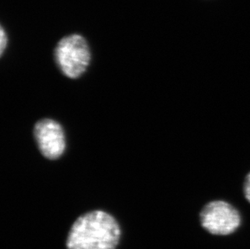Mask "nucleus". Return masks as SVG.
Returning a JSON list of instances; mask_svg holds the SVG:
<instances>
[{"mask_svg": "<svg viewBox=\"0 0 250 249\" xmlns=\"http://www.w3.org/2000/svg\"><path fill=\"white\" fill-rule=\"evenodd\" d=\"M55 59L62 73L70 79H77L84 73L89 65V45L81 34L66 36L57 43Z\"/></svg>", "mask_w": 250, "mask_h": 249, "instance_id": "obj_2", "label": "nucleus"}, {"mask_svg": "<svg viewBox=\"0 0 250 249\" xmlns=\"http://www.w3.org/2000/svg\"><path fill=\"white\" fill-rule=\"evenodd\" d=\"M199 217L201 226L211 235H231L241 224L240 212L221 200L208 202L203 207Z\"/></svg>", "mask_w": 250, "mask_h": 249, "instance_id": "obj_3", "label": "nucleus"}, {"mask_svg": "<svg viewBox=\"0 0 250 249\" xmlns=\"http://www.w3.org/2000/svg\"><path fill=\"white\" fill-rule=\"evenodd\" d=\"M122 238L118 220L108 212L96 209L82 214L67 234L66 249H117Z\"/></svg>", "mask_w": 250, "mask_h": 249, "instance_id": "obj_1", "label": "nucleus"}, {"mask_svg": "<svg viewBox=\"0 0 250 249\" xmlns=\"http://www.w3.org/2000/svg\"><path fill=\"white\" fill-rule=\"evenodd\" d=\"M33 134L38 148L45 158L57 160L61 157L66 148L65 134L61 124L45 118L36 123Z\"/></svg>", "mask_w": 250, "mask_h": 249, "instance_id": "obj_4", "label": "nucleus"}, {"mask_svg": "<svg viewBox=\"0 0 250 249\" xmlns=\"http://www.w3.org/2000/svg\"><path fill=\"white\" fill-rule=\"evenodd\" d=\"M7 43H8V38H7V33H6L4 28L1 26V28H0V54H1V56L4 54Z\"/></svg>", "mask_w": 250, "mask_h": 249, "instance_id": "obj_5", "label": "nucleus"}, {"mask_svg": "<svg viewBox=\"0 0 250 249\" xmlns=\"http://www.w3.org/2000/svg\"><path fill=\"white\" fill-rule=\"evenodd\" d=\"M243 192L245 198L250 203V172L246 176L244 181Z\"/></svg>", "mask_w": 250, "mask_h": 249, "instance_id": "obj_6", "label": "nucleus"}]
</instances>
